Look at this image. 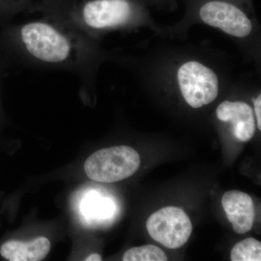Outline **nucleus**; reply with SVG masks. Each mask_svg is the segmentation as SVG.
<instances>
[{"mask_svg": "<svg viewBox=\"0 0 261 261\" xmlns=\"http://www.w3.org/2000/svg\"><path fill=\"white\" fill-rule=\"evenodd\" d=\"M0 55L8 63L69 72L92 84L99 53L94 41L47 17L0 28Z\"/></svg>", "mask_w": 261, "mask_h": 261, "instance_id": "f257e3e1", "label": "nucleus"}, {"mask_svg": "<svg viewBox=\"0 0 261 261\" xmlns=\"http://www.w3.org/2000/svg\"><path fill=\"white\" fill-rule=\"evenodd\" d=\"M34 13L94 41L101 33L133 23L140 5L136 0H37Z\"/></svg>", "mask_w": 261, "mask_h": 261, "instance_id": "f03ea898", "label": "nucleus"}, {"mask_svg": "<svg viewBox=\"0 0 261 261\" xmlns=\"http://www.w3.org/2000/svg\"><path fill=\"white\" fill-rule=\"evenodd\" d=\"M138 152L128 146L99 149L84 163L86 174L93 181L113 183L135 174L140 167Z\"/></svg>", "mask_w": 261, "mask_h": 261, "instance_id": "7ed1b4c3", "label": "nucleus"}, {"mask_svg": "<svg viewBox=\"0 0 261 261\" xmlns=\"http://www.w3.org/2000/svg\"><path fill=\"white\" fill-rule=\"evenodd\" d=\"M178 86L184 99L193 108L214 102L219 94V80L214 70L197 61H188L178 68Z\"/></svg>", "mask_w": 261, "mask_h": 261, "instance_id": "20e7f679", "label": "nucleus"}, {"mask_svg": "<svg viewBox=\"0 0 261 261\" xmlns=\"http://www.w3.org/2000/svg\"><path fill=\"white\" fill-rule=\"evenodd\" d=\"M151 238L163 246L176 249L188 241L192 231L190 218L182 209L166 207L152 214L147 221Z\"/></svg>", "mask_w": 261, "mask_h": 261, "instance_id": "39448f33", "label": "nucleus"}, {"mask_svg": "<svg viewBox=\"0 0 261 261\" xmlns=\"http://www.w3.org/2000/svg\"><path fill=\"white\" fill-rule=\"evenodd\" d=\"M199 15L204 23L236 37H246L252 32L250 19L238 5L226 0H209L201 5Z\"/></svg>", "mask_w": 261, "mask_h": 261, "instance_id": "423d86ee", "label": "nucleus"}, {"mask_svg": "<svg viewBox=\"0 0 261 261\" xmlns=\"http://www.w3.org/2000/svg\"><path fill=\"white\" fill-rule=\"evenodd\" d=\"M218 119L232 125L233 136L242 142L251 140L255 132L253 111L244 102L224 101L216 109Z\"/></svg>", "mask_w": 261, "mask_h": 261, "instance_id": "0eeeda50", "label": "nucleus"}, {"mask_svg": "<svg viewBox=\"0 0 261 261\" xmlns=\"http://www.w3.org/2000/svg\"><path fill=\"white\" fill-rule=\"evenodd\" d=\"M222 205L235 232L243 234L251 229L255 207L250 195L236 190L226 192L222 197Z\"/></svg>", "mask_w": 261, "mask_h": 261, "instance_id": "6e6552de", "label": "nucleus"}, {"mask_svg": "<svg viewBox=\"0 0 261 261\" xmlns=\"http://www.w3.org/2000/svg\"><path fill=\"white\" fill-rule=\"evenodd\" d=\"M50 248V242L43 237L29 243L12 240L2 245L0 255L10 261H40L47 257Z\"/></svg>", "mask_w": 261, "mask_h": 261, "instance_id": "1a4fd4ad", "label": "nucleus"}, {"mask_svg": "<svg viewBox=\"0 0 261 261\" xmlns=\"http://www.w3.org/2000/svg\"><path fill=\"white\" fill-rule=\"evenodd\" d=\"M37 0H0V28L12 23L15 16L31 13Z\"/></svg>", "mask_w": 261, "mask_h": 261, "instance_id": "9d476101", "label": "nucleus"}, {"mask_svg": "<svg viewBox=\"0 0 261 261\" xmlns=\"http://www.w3.org/2000/svg\"><path fill=\"white\" fill-rule=\"evenodd\" d=\"M230 257L232 261H260V242L254 238L244 240L234 245Z\"/></svg>", "mask_w": 261, "mask_h": 261, "instance_id": "9b49d317", "label": "nucleus"}, {"mask_svg": "<svg viewBox=\"0 0 261 261\" xmlns=\"http://www.w3.org/2000/svg\"><path fill=\"white\" fill-rule=\"evenodd\" d=\"M124 261H166L165 252L155 245H148L133 247L127 250L123 255Z\"/></svg>", "mask_w": 261, "mask_h": 261, "instance_id": "f8f14e48", "label": "nucleus"}, {"mask_svg": "<svg viewBox=\"0 0 261 261\" xmlns=\"http://www.w3.org/2000/svg\"><path fill=\"white\" fill-rule=\"evenodd\" d=\"M254 110L256 116L257 128L261 130V95L259 94L254 100Z\"/></svg>", "mask_w": 261, "mask_h": 261, "instance_id": "ddd939ff", "label": "nucleus"}, {"mask_svg": "<svg viewBox=\"0 0 261 261\" xmlns=\"http://www.w3.org/2000/svg\"><path fill=\"white\" fill-rule=\"evenodd\" d=\"M86 261H99L102 260V257L99 254L94 253L89 255L85 259Z\"/></svg>", "mask_w": 261, "mask_h": 261, "instance_id": "4468645a", "label": "nucleus"}, {"mask_svg": "<svg viewBox=\"0 0 261 261\" xmlns=\"http://www.w3.org/2000/svg\"><path fill=\"white\" fill-rule=\"evenodd\" d=\"M6 64L7 63L5 62L4 58H3L1 55H0V80H1L2 71H3V68H4V65Z\"/></svg>", "mask_w": 261, "mask_h": 261, "instance_id": "2eb2a0df", "label": "nucleus"}]
</instances>
